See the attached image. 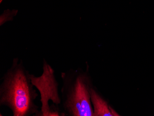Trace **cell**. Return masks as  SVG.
<instances>
[{
	"label": "cell",
	"instance_id": "obj_4",
	"mask_svg": "<svg viewBox=\"0 0 154 116\" xmlns=\"http://www.w3.org/2000/svg\"><path fill=\"white\" fill-rule=\"evenodd\" d=\"M90 93L94 116H113L111 110V107L108 105L107 101L95 88L91 86L90 89Z\"/></svg>",
	"mask_w": 154,
	"mask_h": 116
},
{
	"label": "cell",
	"instance_id": "obj_5",
	"mask_svg": "<svg viewBox=\"0 0 154 116\" xmlns=\"http://www.w3.org/2000/svg\"><path fill=\"white\" fill-rule=\"evenodd\" d=\"M16 13L14 12H7L1 16V25H2L7 21L13 20V17L15 16Z\"/></svg>",
	"mask_w": 154,
	"mask_h": 116
},
{
	"label": "cell",
	"instance_id": "obj_2",
	"mask_svg": "<svg viewBox=\"0 0 154 116\" xmlns=\"http://www.w3.org/2000/svg\"><path fill=\"white\" fill-rule=\"evenodd\" d=\"M61 108L65 116H94L90 89L91 79L87 72L69 71L61 72Z\"/></svg>",
	"mask_w": 154,
	"mask_h": 116
},
{
	"label": "cell",
	"instance_id": "obj_3",
	"mask_svg": "<svg viewBox=\"0 0 154 116\" xmlns=\"http://www.w3.org/2000/svg\"><path fill=\"white\" fill-rule=\"evenodd\" d=\"M30 76L32 83L40 95L41 116H50L51 110L50 101L58 106L61 104V97L59 91V83L55 76V71L44 59L41 75L37 77L30 74Z\"/></svg>",
	"mask_w": 154,
	"mask_h": 116
},
{
	"label": "cell",
	"instance_id": "obj_1",
	"mask_svg": "<svg viewBox=\"0 0 154 116\" xmlns=\"http://www.w3.org/2000/svg\"><path fill=\"white\" fill-rule=\"evenodd\" d=\"M22 60L13 59L1 79L0 106H6L13 116H41L35 100L38 96Z\"/></svg>",
	"mask_w": 154,
	"mask_h": 116
}]
</instances>
